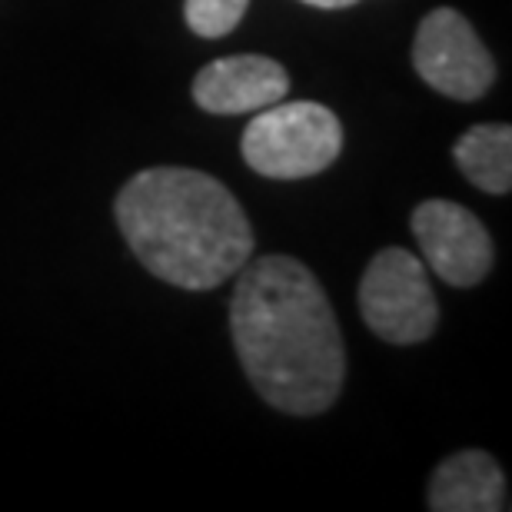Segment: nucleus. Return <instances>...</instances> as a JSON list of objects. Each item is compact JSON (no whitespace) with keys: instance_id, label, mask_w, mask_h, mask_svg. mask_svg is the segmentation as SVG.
<instances>
[{"instance_id":"nucleus-1","label":"nucleus","mask_w":512,"mask_h":512,"mask_svg":"<svg viewBox=\"0 0 512 512\" xmlns=\"http://www.w3.org/2000/svg\"><path fill=\"white\" fill-rule=\"evenodd\" d=\"M230 333L250 386L280 413H326L346 380L333 303L296 256H260L237 273Z\"/></svg>"},{"instance_id":"nucleus-2","label":"nucleus","mask_w":512,"mask_h":512,"mask_svg":"<svg viewBox=\"0 0 512 512\" xmlns=\"http://www.w3.org/2000/svg\"><path fill=\"white\" fill-rule=\"evenodd\" d=\"M133 256L180 290H213L253 256V227L217 177L190 167H150L124 183L114 203Z\"/></svg>"},{"instance_id":"nucleus-3","label":"nucleus","mask_w":512,"mask_h":512,"mask_svg":"<svg viewBox=\"0 0 512 512\" xmlns=\"http://www.w3.org/2000/svg\"><path fill=\"white\" fill-rule=\"evenodd\" d=\"M343 150L340 117L313 100L276 104L256 110L240 137L247 167L270 180H303L333 167Z\"/></svg>"},{"instance_id":"nucleus-4","label":"nucleus","mask_w":512,"mask_h":512,"mask_svg":"<svg viewBox=\"0 0 512 512\" xmlns=\"http://www.w3.org/2000/svg\"><path fill=\"white\" fill-rule=\"evenodd\" d=\"M360 316L383 343H426L439 323V303L429 286L426 263L403 247L376 253L360 280Z\"/></svg>"},{"instance_id":"nucleus-5","label":"nucleus","mask_w":512,"mask_h":512,"mask_svg":"<svg viewBox=\"0 0 512 512\" xmlns=\"http://www.w3.org/2000/svg\"><path fill=\"white\" fill-rule=\"evenodd\" d=\"M413 67L436 94L449 100H479L496 80V60L473 24L453 7H436L419 20Z\"/></svg>"},{"instance_id":"nucleus-6","label":"nucleus","mask_w":512,"mask_h":512,"mask_svg":"<svg viewBox=\"0 0 512 512\" xmlns=\"http://www.w3.org/2000/svg\"><path fill=\"white\" fill-rule=\"evenodd\" d=\"M413 237L423 250V263L449 286L469 290L493 270V237L473 210L453 200H423L413 210Z\"/></svg>"},{"instance_id":"nucleus-7","label":"nucleus","mask_w":512,"mask_h":512,"mask_svg":"<svg viewBox=\"0 0 512 512\" xmlns=\"http://www.w3.org/2000/svg\"><path fill=\"white\" fill-rule=\"evenodd\" d=\"M290 94V74L280 60L263 54H237L213 60L193 77V100L220 117L253 114Z\"/></svg>"},{"instance_id":"nucleus-8","label":"nucleus","mask_w":512,"mask_h":512,"mask_svg":"<svg viewBox=\"0 0 512 512\" xmlns=\"http://www.w3.org/2000/svg\"><path fill=\"white\" fill-rule=\"evenodd\" d=\"M426 506L433 512H506L509 493L499 463L483 449H463L436 466Z\"/></svg>"},{"instance_id":"nucleus-9","label":"nucleus","mask_w":512,"mask_h":512,"mask_svg":"<svg viewBox=\"0 0 512 512\" xmlns=\"http://www.w3.org/2000/svg\"><path fill=\"white\" fill-rule=\"evenodd\" d=\"M456 167L483 193L503 197L512 190V130L506 124L469 127L453 147Z\"/></svg>"},{"instance_id":"nucleus-10","label":"nucleus","mask_w":512,"mask_h":512,"mask_svg":"<svg viewBox=\"0 0 512 512\" xmlns=\"http://www.w3.org/2000/svg\"><path fill=\"white\" fill-rule=\"evenodd\" d=\"M247 7L250 0H183V17H187V27L197 37L217 40L237 30Z\"/></svg>"},{"instance_id":"nucleus-11","label":"nucleus","mask_w":512,"mask_h":512,"mask_svg":"<svg viewBox=\"0 0 512 512\" xmlns=\"http://www.w3.org/2000/svg\"><path fill=\"white\" fill-rule=\"evenodd\" d=\"M303 4H310V7H320V10H343V7H353V4H360V0H303Z\"/></svg>"}]
</instances>
